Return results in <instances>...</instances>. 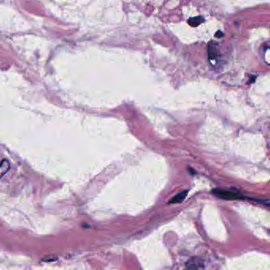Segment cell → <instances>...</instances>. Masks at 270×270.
I'll return each instance as SVG.
<instances>
[{
	"instance_id": "cell-1",
	"label": "cell",
	"mask_w": 270,
	"mask_h": 270,
	"mask_svg": "<svg viewBox=\"0 0 270 270\" xmlns=\"http://www.w3.org/2000/svg\"><path fill=\"white\" fill-rule=\"evenodd\" d=\"M213 193L216 196L224 199V200H238V199L243 198L241 194L233 192V191H228V190H214Z\"/></svg>"
},
{
	"instance_id": "cell-2",
	"label": "cell",
	"mask_w": 270,
	"mask_h": 270,
	"mask_svg": "<svg viewBox=\"0 0 270 270\" xmlns=\"http://www.w3.org/2000/svg\"><path fill=\"white\" fill-rule=\"evenodd\" d=\"M186 270H205L204 262L197 257H194L188 261L186 265Z\"/></svg>"
},
{
	"instance_id": "cell-3",
	"label": "cell",
	"mask_w": 270,
	"mask_h": 270,
	"mask_svg": "<svg viewBox=\"0 0 270 270\" xmlns=\"http://www.w3.org/2000/svg\"><path fill=\"white\" fill-rule=\"evenodd\" d=\"M187 193L188 191L179 193L174 197L172 198V200H170V204H177V203L182 202L185 200L186 196H187Z\"/></svg>"
},
{
	"instance_id": "cell-4",
	"label": "cell",
	"mask_w": 270,
	"mask_h": 270,
	"mask_svg": "<svg viewBox=\"0 0 270 270\" xmlns=\"http://www.w3.org/2000/svg\"><path fill=\"white\" fill-rule=\"evenodd\" d=\"M9 169H10V163L6 159H3L0 163V178L8 172Z\"/></svg>"
},
{
	"instance_id": "cell-5",
	"label": "cell",
	"mask_w": 270,
	"mask_h": 270,
	"mask_svg": "<svg viewBox=\"0 0 270 270\" xmlns=\"http://www.w3.org/2000/svg\"><path fill=\"white\" fill-rule=\"evenodd\" d=\"M204 19L202 16L194 17V18H191V19L188 21V23L190 24L191 26L196 27L198 25L204 23Z\"/></svg>"
},
{
	"instance_id": "cell-6",
	"label": "cell",
	"mask_w": 270,
	"mask_h": 270,
	"mask_svg": "<svg viewBox=\"0 0 270 270\" xmlns=\"http://www.w3.org/2000/svg\"><path fill=\"white\" fill-rule=\"evenodd\" d=\"M217 52H216V50H215L213 46L212 49H211L210 47L208 48V56H209V58H210L211 60L217 58Z\"/></svg>"
},
{
	"instance_id": "cell-7",
	"label": "cell",
	"mask_w": 270,
	"mask_h": 270,
	"mask_svg": "<svg viewBox=\"0 0 270 270\" xmlns=\"http://www.w3.org/2000/svg\"><path fill=\"white\" fill-rule=\"evenodd\" d=\"M223 33L221 31H217V33H216V37H223Z\"/></svg>"
}]
</instances>
